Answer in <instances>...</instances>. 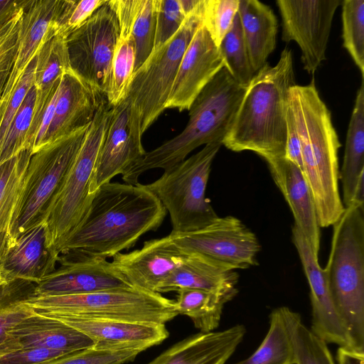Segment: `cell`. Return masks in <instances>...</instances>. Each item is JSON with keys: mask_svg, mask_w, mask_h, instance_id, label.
<instances>
[{"mask_svg": "<svg viewBox=\"0 0 364 364\" xmlns=\"http://www.w3.org/2000/svg\"><path fill=\"white\" fill-rule=\"evenodd\" d=\"M166 210L145 185L109 182L94 193L78 225L54 250L71 259L113 257L156 231Z\"/></svg>", "mask_w": 364, "mask_h": 364, "instance_id": "obj_1", "label": "cell"}, {"mask_svg": "<svg viewBox=\"0 0 364 364\" xmlns=\"http://www.w3.org/2000/svg\"><path fill=\"white\" fill-rule=\"evenodd\" d=\"M295 85L292 52L287 47L275 65L267 63L252 78L223 145L254 151L266 162L284 157L289 94Z\"/></svg>", "mask_w": 364, "mask_h": 364, "instance_id": "obj_2", "label": "cell"}, {"mask_svg": "<svg viewBox=\"0 0 364 364\" xmlns=\"http://www.w3.org/2000/svg\"><path fill=\"white\" fill-rule=\"evenodd\" d=\"M301 144L303 173L311 189L320 228L332 226L344 211L338 188L341 146L331 114L314 81L289 94Z\"/></svg>", "mask_w": 364, "mask_h": 364, "instance_id": "obj_3", "label": "cell"}, {"mask_svg": "<svg viewBox=\"0 0 364 364\" xmlns=\"http://www.w3.org/2000/svg\"><path fill=\"white\" fill-rule=\"evenodd\" d=\"M246 87L223 67L205 85L189 108V119L177 136L148 151L122 175L125 183L138 184L139 177L154 168L168 169L202 145L223 141L229 133Z\"/></svg>", "mask_w": 364, "mask_h": 364, "instance_id": "obj_4", "label": "cell"}, {"mask_svg": "<svg viewBox=\"0 0 364 364\" xmlns=\"http://www.w3.org/2000/svg\"><path fill=\"white\" fill-rule=\"evenodd\" d=\"M332 226L323 272L350 348L364 352V203L345 208Z\"/></svg>", "mask_w": 364, "mask_h": 364, "instance_id": "obj_5", "label": "cell"}, {"mask_svg": "<svg viewBox=\"0 0 364 364\" xmlns=\"http://www.w3.org/2000/svg\"><path fill=\"white\" fill-rule=\"evenodd\" d=\"M24 302L38 314L82 319L165 324L178 314L175 301L134 287L60 296L32 293Z\"/></svg>", "mask_w": 364, "mask_h": 364, "instance_id": "obj_6", "label": "cell"}, {"mask_svg": "<svg viewBox=\"0 0 364 364\" xmlns=\"http://www.w3.org/2000/svg\"><path fill=\"white\" fill-rule=\"evenodd\" d=\"M220 142L205 145L196 154L164 170L155 181L145 185L168 210L171 233L198 230L218 216L205 198V191L214 158Z\"/></svg>", "mask_w": 364, "mask_h": 364, "instance_id": "obj_7", "label": "cell"}, {"mask_svg": "<svg viewBox=\"0 0 364 364\" xmlns=\"http://www.w3.org/2000/svg\"><path fill=\"white\" fill-rule=\"evenodd\" d=\"M112 112V107L104 100L45 214L43 220L48 227V242L53 253L78 225L90 204L93 196L90 193V183Z\"/></svg>", "mask_w": 364, "mask_h": 364, "instance_id": "obj_8", "label": "cell"}, {"mask_svg": "<svg viewBox=\"0 0 364 364\" xmlns=\"http://www.w3.org/2000/svg\"><path fill=\"white\" fill-rule=\"evenodd\" d=\"M90 124L45 144L31 156L11 223L9 247L20 235L44 221Z\"/></svg>", "mask_w": 364, "mask_h": 364, "instance_id": "obj_9", "label": "cell"}, {"mask_svg": "<svg viewBox=\"0 0 364 364\" xmlns=\"http://www.w3.org/2000/svg\"><path fill=\"white\" fill-rule=\"evenodd\" d=\"M205 0L185 19L177 33L154 50L136 70L127 97L136 110L143 134L166 109L165 106L183 56L203 24Z\"/></svg>", "mask_w": 364, "mask_h": 364, "instance_id": "obj_10", "label": "cell"}, {"mask_svg": "<svg viewBox=\"0 0 364 364\" xmlns=\"http://www.w3.org/2000/svg\"><path fill=\"white\" fill-rule=\"evenodd\" d=\"M119 36L118 18L107 1L66 37L71 70L105 97Z\"/></svg>", "mask_w": 364, "mask_h": 364, "instance_id": "obj_11", "label": "cell"}, {"mask_svg": "<svg viewBox=\"0 0 364 364\" xmlns=\"http://www.w3.org/2000/svg\"><path fill=\"white\" fill-rule=\"evenodd\" d=\"M168 235L183 252L203 255L235 270L258 264L260 245L257 236L232 215L218 217L193 232Z\"/></svg>", "mask_w": 364, "mask_h": 364, "instance_id": "obj_12", "label": "cell"}, {"mask_svg": "<svg viewBox=\"0 0 364 364\" xmlns=\"http://www.w3.org/2000/svg\"><path fill=\"white\" fill-rule=\"evenodd\" d=\"M282 41L300 48L304 69L314 74L326 59L333 18L340 0H277Z\"/></svg>", "mask_w": 364, "mask_h": 364, "instance_id": "obj_13", "label": "cell"}, {"mask_svg": "<svg viewBox=\"0 0 364 364\" xmlns=\"http://www.w3.org/2000/svg\"><path fill=\"white\" fill-rule=\"evenodd\" d=\"M141 136L139 117L130 100L112 107L90 183L91 195L144 155Z\"/></svg>", "mask_w": 364, "mask_h": 364, "instance_id": "obj_14", "label": "cell"}, {"mask_svg": "<svg viewBox=\"0 0 364 364\" xmlns=\"http://www.w3.org/2000/svg\"><path fill=\"white\" fill-rule=\"evenodd\" d=\"M58 267L36 284L33 295L60 296L133 288L105 259H71L59 255Z\"/></svg>", "mask_w": 364, "mask_h": 364, "instance_id": "obj_15", "label": "cell"}, {"mask_svg": "<svg viewBox=\"0 0 364 364\" xmlns=\"http://www.w3.org/2000/svg\"><path fill=\"white\" fill-rule=\"evenodd\" d=\"M223 67L219 48L203 23L186 50L165 108L188 110L202 90Z\"/></svg>", "mask_w": 364, "mask_h": 364, "instance_id": "obj_16", "label": "cell"}, {"mask_svg": "<svg viewBox=\"0 0 364 364\" xmlns=\"http://www.w3.org/2000/svg\"><path fill=\"white\" fill-rule=\"evenodd\" d=\"M292 242L298 252L310 289L311 331L328 343L350 348L347 331L333 303L323 269L308 242L294 225Z\"/></svg>", "mask_w": 364, "mask_h": 364, "instance_id": "obj_17", "label": "cell"}, {"mask_svg": "<svg viewBox=\"0 0 364 364\" xmlns=\"http://www.w3.org/2000/svg\"><path fill=\"white\" fill-rule=\"evenodd\" d=\"M185 253L168 235L147 240L141 248L118 253L112 263L134 288L158 293L166 278L183 262Z\"/></svg>", "mask_w": 364, "mask_h": 364, "instance_id": "obj_18", "label": "cell"}, {"mask_svg": "<svg viewBox=\"0 0 364 364\" xmlns=\"http://www.w3.org/2000/svg\"><path fill=\"white\" fill-rule=\"evenodd\" d=\"M40 314L60 320L83 333L93 341L95 344L92 348L97 350L136 349L143 351L161 343L169 335L165 324L82 319L55 314Z\"/></svg>", "mask_w": 364, "mask_h": 364, "instance_id": "obj_19", "label": "cell"}, {"mask_svg": "<svg viewBox=\"0 0 364 364\" xmlns=\"http://www.w3.org/2000/svg\"><path fill=\"white\" fill-rule=\"evenodd\" d=\"M105 100V96L71 69L65 71L61 77L52 120L43 146L89 125Z\"/></svg>", "mask_w": 364, "mask_h": 364, "instance_id": "obj_20", "label": "cell"}, {"mask_svg": "<svg viewBox=\"0 0 364 364\" xmlns=\"http://www.w3.org/2000/svg\"><path fill=\"white\" fill-rule=\"evenodd\" d=\"M62 4L63 0H28L21 21L16 58L0 100V107L11 97L20 78L44 41L56 32L54 22Z\"/></svg>", "mask_w": 364, "mask_h": 364, "instance_id": "obj_21", "label": "cell"}, {"mask_svg": "<svg viewBox=\"0 0 364 364\" xmlns=\"http://www.w3.org/2000/svg\"><path fill=\"white\" fill-rule=\"evenodd\" d=\"M272 178L294 218V225L318 259L321 230L309 186L302 170L286 158L267 161Z\"/></svg>", "mask_w": 364, "mask_h": 364, "instance_id": "obj_22", "label": "cell"}, {"mask_svg": "<svg viewBox=\"0 0 364 364\" xmlns=\"http://www.w3.org/2000/svg\"><path fill=\"white\" fill-rule=\"evenodd\" d=\"M246 334L242 324L200 332L180 341L148 364H225Z\"/></svg>", "mask_w": 364, "mask_h": 364, "instance_id": "obj_23", "label": "cell"}, {"mask_svg": "<svg viewBox=\"0 0 364 364\" xmlns=\"http://www.w3.org/2000/svg\"><path fill=\"white\" fill-rule=\"evenodd\" d=\"M57 259L49 245L47 225L43 221L16 239L1 264L13 281L37 284L55 269Z\"/></svg>", "mask_w": 364, "mask_h": 364, "instance_id": "obj_24", "label": "cell"}, {"mask_svg": "<svg viewBox=\"0 0 364 364\" xmlns=\"http://www.w3.org/2000/svg\"><path fill=\"white\" fill-rule=\"evenodd\" d=\"M8 336L14 350L43 348L70 353L91 348L95 344L80 331L60 320L35 311L15 325L8 332Z\"/></svg>", "mask_w": 364, "mask_h": 364, "instance_id": "obj_25", "label": "cell"}, {"mask_svg": "<svg viewBox=\"0 0 364 364\" xmlns=\"http://www.w3.org/2000/svg\"><path fill=\"white\" fill-rule=\"evenodd\" d=\"M68 70L70 66L66 36L53 33L42 44L36 56L34 75L36 97L26 139L28 149L32 151L43 113L60 86L63 74Z\"/></svg>", "mask_w": 364, "mask_h": 364, "instance_id": "obj_26", "label": "cell"}, {"mask_svg": "<svg viewBox=\"0 0 364 364\" xmlns=\"http://www.w3.org/2000/svg\"><path fill=\"white\" fill-rule=\"evenodd\" d=\"M237 272L196 253H185L182 263L163 282L158 293L196 289L225 291L237 289Z\"/></svg>", "mask_w": 364, "mask_h": 364, "instance_id": "obj_27", "label": "cell"}, {"mask_svg": "<svg viewBox=\"0 0 364 364\" xmlns=\"http://www.w3.org/2000/svg\"><path fill=\"white\" fill-rule=\"evenodd\" d=\"M339 179L344 208L364 203V84L358 89L350 119Z\"/></svg>", "mask_w": 364, "mask_h": 364, "instance_id": "obj_28", "label": "cell"}, {"mask_svg": "<svg viewBox=\"0 0 364 364\" xmlns=\"http://www.w3.org/2000/svg\"><path fill=\"white\" fill-rule=\"evenodd\" d=\"M238 15L249 59L257 73L276 48L277 18L268 5L258 0H240Z\"/></svg>", "mask_w": 364, "mask_h": 364, "instance_id": "obj_29", "label": "cell"}, {"mask_svg": "<svg viewBox=\"0 0 364 364\" xmlns=\"http://www.w3.org/2000/svg\"><path fill=\"white\" fill-rule=\"evenodd\" d=\"M109 4L115 11L119 25L106 93L107 103L115 107L127 97L134 73L136 47L131 27V0H109Z\"/></svg>", "mask_w": 364, "mask_h": 364, "instance_id": "obj_30", "label": "cell"}, {"mask_svg": "<svg viewBox=\"0 0 364 364\" xmlns=\"http://www.w3.org/2000/svg\"><path fill=\"white\" fill-rule=\"evenodd\" d=\"M299 315L287 306L274 309L268 332L257 349L235 364H295L292 329Z\"/></svg>", "mask_w": 364, "mask_h": 364, "instance_id": "obj_31", "label": "cell"}, {"mask_svg": "<svg viewBox=\"0 0 364 364\" xmlns=\"http://www.w3.org/2000/svg\"><path fill=\"white\" fill-rule=\"evenodd\" d=\"M32 155L26 149L0 165V264L9 247L11 223Z\"/></svg>", "mask_w": 364, "mask_h": 364, "instance_id": "obj_32", "label": "cell"}, {"mask_svg": "<svg viewBox=\"0 0 364 364\" xmlns=\"http://www.w3.org/2000/svg\"><path fill=\"white\" fill-rule=\"evenodd\" d=\"M177 291L175 306L178 314L190 317L200 332L208 333L218 327L225 304L235 296L238 289L211 291L182 289Z\"/></svg>", "mask_w": 364, "mask_h": 364, "instance_id": "obj_33", "label": "cell"}, {"mask_svg": "<svg viewBox=\"0 0 364 364\" xmlns=\"http://www.w3.org/2000/svg\"><path fill=\"white\" fill-rule=\"evenodd\" d=\"M218 48L224 67L239 85L247 88L256 73L249 59L238 11L230 30L222 40Z\"/></svg>", "mask_w": 364, "mask_h": 364, "instance_id": "obj_34", "label": "cell"}, {"mask_svg": "<svg viewBox=\"0 0 364 364\" xmlns=\"http://www.w3.org/2000/svg\"><path fill=\"white\" fill-rule=\"evenodd\" d=\"M35 284L17 279L0 287V344L23 318L34 313L24 299L33 292Z\"/></svg>", "mask_w": 364, "mask_h": 364, "instance_id": "obj_35", "label": "cell"}, {"mask_svg": "<svg viewBox=\"0 0 364 364\" xmlns=\"http://www.w3.org/2000/svg\"><path fill=\"white\" fill-rule=\"evenodd\" d=\"M131 27L136 47L134 72L151 54L156 31L155 0H131Z\"/></svg>", "mask_w": 364, "mask_h": 364, "instance_id": "obj_36", "label": "cell"}, {"mask_svg": "<svg viewBox=\"0 0 364 364\" xmlns=\"http://www.w3.org/2000/svg\"><path fill=\"white\" fill-rule=\"evenodd\" d=\"M342 4L343 45L364 76V0H344Z\"/></svg>", "mask_w": 364, "mask_h": 364, "instance_id": "obj_37", "label": "cell"}, {"mask_svg": "<svg viewBox=\"0 0 364 364\" xmlns=\"http://www.w3.org/2000/svg\"><path fill=\"white\" fill-rule=\"evenodd\" d=\"M36 92L33 86L26 95L16 113L0 149V165L26 148V139L31 125Z\"/></svg>", "mask_w": 364, "mask_h": 364, "instance_id": "obj_38", "label": "cell"}, {"mask_svg": "<svg viewBox=\"0 0 364 364\" xmlns=\"http://www.w3.org/2000/svg\"><path fill=\"white\" fill-rule=\"evenodd\" d=\"M295 364H336L327 343L302 322L300 314L292 329Z\"/></svg>", "mask_w": 364, "mask_h": 364, "instance_id": "obj_39", "label": "cell"}, {"mask_svg": "<svg viewBox=\"0 0 364 364\" xmlns=\"http://www.w3.org/2000/svg\"><path fill=\"white\" fill-rule=\"evenodd\" d=\"M239 4L240 0H205L203 23L218 47L232 26Z\"/></svg>", "mask_w": 364, "mask_h": 364, "instance_id": "obj_40", "label": "cell"}, {"mask_svg": "<svg viewBox=\"0 0 364 364\" xmlns=\"http://www.w3.org/2000/svg\"><path fill=\"white\" fill-rule=\"evenodd\" d=\"M155 7L156 31L153 51L170 40L188 16L181 0H155Z\"/></svg>", "mask_w": 364, "mask_h": 364, "instance_id": "obj_41", "label": "cell"}, {"mask_svg": "<svg viewBox=\"0 0 364 364\" xmlns=\"http://www.w3.org/2000/svg\"><path fill=\"white\" fill-rule=\"evenodd\" d=\"M141 352L136 349L105 350L91 347L41 364H124L134 360Z\"/></svg>", "mask_w": 364, "mask_h": 364, "instance_id": "obj_42", "label": "cell"}, {"mask_svg": "<svg viewBox=\"0 0 364 364\" xmlns=\"http://www.w3.org/2000/svg\"><path fill=\"white\" fill-rule=\"evenodd\" d=\"M24 9L0 27V100L16 58Z\"/></svg>", "mask_w": 364, "mask_h": 364, "instance_id": "obj_43", "label": "cell"}, {"mask_svg": "<svg viewBox=\"0 0 364 364\" xmlns=\"http://www.w3.org/2000/svg\"><path fill=\"white\" fill-rule=\"evenodd\" d=\"M107 0H64L54 22L56 32L68 36L78 28Z\"/></svg>", "mask_w": 364, "mask_h": 364, "instance_id": "obj_44", "label": "cell"}, {"mask_svg": "<svg viewBox=\"0 0 364 364\" xmlns=\"http://www.w3.org/2000/svg\"><path fill=\"white\" fill-rule=\"evenodd\" d=\"M67 354L69 353L43 348H21L1 353L0 364H41Z\"/></svg>", "mask_w": 364, "mask_h": 364, "instance_id": "obj_45", "label": "cell"}, {"mask_svg": "<svg viewBox=\"0 0 364 364\" xmlns=\"http://www.w3.org/2000/svg\"><path fill=\"white\" fill-rule=\"evenodd\" d=\"M287 143L284 158L298 166L303 171L301 144L292 109L289 104L286 115Z\"/></svg>", "mask_w": 364, "mask_h": 364, "instance_id": "obj_46", "label": "cell"}, {"mask_svg": "<svg viewBox=\"0 0 364 364\" xmlns=\"http://www.w3.org/2000/svg\"><path fill=\"white\" fill-rule=\"evenodd\" d=\"M28 0H0V27L23 10Z\"/></svg>", "mask_w": 364, "mask_h": 364, "instance_id": "obj_47", "label": "cell"}, {"mask_svg": "<svg viewBox=\"0 0 364 364\" xmlns=\"http://www.w3.org/2000/svg\"><path fill=\"white\" fill-rule=\"evenodd\" d=\"M337 364H364V352L339 347L336 355Z\"/></svg>", "mask_w": 364, "mask_h": 364, "instance_id": "obj_48", "label": "cell"}, {"mask_svg": "<svg viewBox=\"0 0 364 364\" xmlns=\"http://www.w3.org/2000/svg\"><path fill=\"white\" fill-rule=\"evenodd\" d=\"M15 281V280H14ZM14 282L7 272L4 270L2 264H0V287Z\"/></svg>", "mask_w": 364, "mask_h": 364, "instance_id": "obj_49", "label": "cell"}]
</instances>
